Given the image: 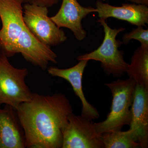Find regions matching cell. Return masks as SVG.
<instances>
[{
  "label": "cell",
  "mask_w": 148,
  "mask_h": 148,
  "mask_svg": "<svg viewBox=\"0 0 148 148\" xmlns=\"http://www.w3.org/2000/svg\"><path fill=\"white\" fill-rule=\"evenodd\" d=\"M101 134L94 123L82 116L72 113L63 132L62 148H104Z\"/></svg>",
  "instance_id": "obj_7"
},
{
  "label": "cell",
  "mask_w": 148,
  "mask_h": 148,
  "mask_svg": "<svg viewBox=\"0 0 148 148\" xmlns=\"http://www.w3.org/2000/svg\"><path fill=\"white\" fill-rule=\"evenodd\" d=\"M22 3H28L31 2V0H19Z\"/></svg>",
  "instance_id": "obj_18"
},
{
  "label": "cell",
  "mask_w": 148,
  "mask_h": 148,
  "mask_svg": "<svg viewBox=\"0 0 148 148\" xmlns=\"http://www.w3.org/2000/svg\"><path fill=\"white\" fill-rule=\"evenodd\" d=\"M104 148H136L140 147L133 130H113L101 134Z\"/></svg>",
  "instance_id": "obj_14"
},
{
  "label": "cell",
  "mask_w": 148,
  "mask_h": 148,
  "mask_svg": "<svg viewBox=\"0 0 148 148\" xmlns=\"http://www.w3.org/2000/svg\"><path fill=\"white\" fill-rule=\"evenodd\" d=\"M25 135L16 110L5 105L0 108V148H25Z\"/></svg>",
  "instance_id": "obj_11"
},
{
  "label": "cell",
  "mask_w": 148,
  "mask_h": 148,
  "mask_svg": "<svg viewBox=\"0 0 148 148\" xmlns=\"http://www.w3.org/2000/svg\"><path fill=\"white\" fill-rule=\"evenodd\" d=\"M127 1L138 4L144 5L147 6L148 5V0H127Z\"/></svg>",
  "instance_id": "obj_17"
},
{
  "label": "cell",
  "mask_w": 148,
  "mask_h": 148,
  "mask_svg": "<svg viewBox=\"0 0 148 148\" xmlns=\"http://www.w3.org/2000/svg\"><path fill=\"white\" fill-rule=\"evenodd\" d=\"M96 12V8L82 6L77 0H63L58 12L50 18L58 28L70 29L77 40L82 41L87 34L83 28L82 19L89 14Z\"/></svg>",
  "instance_id": "obj_8"
},
{
  "label": "cell",
  "mask_w": 148,
  "mask_h": 148,
  "mask_svg": "<svg viewBox=\"0 0 148 148\" xmlns=\"http://www.w3.org/2000/svg\"><path fill=\"white\" fill-rule=\"evenodd\" d=\"M0 21H1V19H0Z\"/></svg>",
  "instance_id": "obj_19"
},
{
  "label": "cell",
  "mask_w": 148,
  "mask_h": 148,
  "mask_svg": "<svg viewBox=\"0 0 148 148\" xmlns=\"http://www.w3.org/2000/svg\"><path fill=\"white\" fill-rule=\"evenodd\" d=\"M112 95L110 111L105 120L94 123L95 129L99 134L121 130L125 125H129L132 118V107L136 86L135 81L129 78L117 79L105 84Z\"/></svg>",
  "instance_id": "obj_3"
},
{
  "label": "cell",
  "mask_w": 148,
  "mask_h": 148,
  "mask_svg": "<svg viewBox=\"0 0 148 148\" xmlns=\"http://www.w3.org/2000/svg\"><path fill=\"white\" fill-rule=\"evenodd\" d=\"M100 19L106 20L114 18L127 21L137 27H144L148 24V8L138 4H122L121 6H114L98 0L95 3Z\"/></svg>",
  "instance_id": "obj_10"
},
{
  "label": "cell",
  "mask_w": 148,
  "mask_h": 148,
  "mask_svg": "<svg viewBox=\"0 0 148 148\" xmlns=\"http://www.w3.org/2000/svg\"><path fill=\"white\" fill-rule=\"evenodd\" d=\"M129 129L133 130L140 147H148V90L136 84L131 107Z\"/></svg>",
  "instance_id": "obj_12"
},
{
  "label": "cell",
  "mask_w": 148,
  "mask_h": 148,
  "mask_svg": "<svg viewBox=\"0 0 148 148\" xmlns=\"http://www.w3.org/2000/svg\"><path fill=\"white\" fill-rule=\"evenodd\" d=\"M27 69H17L0 53V106L9 105L17 110L21 103L31 100L33 92L25 82Z\"/></svg>",
  "instance_id": "obj_5"
},
{
  "label": "cell",
  "mask_w": 148,
  "mask_h": 148,
  "mask_svg": "<svg viewBox=\"0 0 148 148\" xmlns=\"http://www.w3.org/2000/svg\"><path fill=\"white\" fill-rule=\"evenodd\" d=\"M22 3L19 0H0V53L8 58L21 53L26 61L45 71L50 62L57 63V54L27 28Z\"/></svg>",
  "instance_id": "obj_2"
},
{
  "label": "cell",
  "mask_w": 148,
  "mask_h": 148,
  "mask_svg": "<svg viewBox=\"0 0 148 148\" xmlns=\"http://www.w3.org/2000/svg\"><path fill=\"white\" fill-rule=\"evenodd\" d=\"M132 39L140 42L142 46L148 47V29H144L143 27H138L123 36V43L127 45Z\"/></svg>",
  "instance_id": "obj_15"
},
{
  "label": "cell",
  "mask_w": 148,
  "mask_h": 148,
  "mask_svg": "<svg viewBox=\"0 0 148 148\" xmlns=\"http://www.w3.org/2000/svg\"><path fill=\"white\" fill-rule=\"evenodd\" d=\"M97 22L101 24L104 31V38L102 44L96 50L77 56V59L78 61H99L107 75H112L115 77H121L126 73L128 64L125 61L123 51L119 49L122 42L116 38L119 34L125 29H112L104 19L99 18Z\"/></svg>",
  "instance_id": "obj_4"
},
{
  "label": "cell",
  "mask_w": 148,
  "mask_h": 148,
  "mask_svg": "<svg viewBox=\"0 0 148 148\" xmlns=\"http://www.w3.org/2000/svg\"><path fill=\"white\" fill-rule=\"evenodd\" d=\"M48 8L26 3L23 19L30 32L39 41L48 46L61 44L67 39L65 32L48 16Z\"/></svg>",
  "instance_id": "obj_6"
},
{
  "label": "cell",
  "mask_w": 148,
  "mask_h": 148,
  "mask_svg": "<svg viewBox=\"0 0 148 148\" xmlns=\"http://www.w3.org/2000/svg\"><path fill=\"white\" fill-rule=\"evenodd\" d=\"M24 130L26 148H62L63 132L73 113L66 95L33 93L16 110Z\"/></svg>",
  "instance_id": "obj_1"
},
{
  "label": "cell",
  "mask_w": 148,
  "mask_h": 148,
  "mask_svg": "<svg viewBox=\"0 0 148 148\" xmlns=\"http://www.w3.org/2000/svg\"><path fill=\"white\" fill-rule=\"evenodd\" d=\"M126 73L136 84L148 90V47L141 46L135 51Z\"/></svg>",
  "instance_id": "obj_13"
},
{
  "label": "cell",
  "mask_w": 148,
  "mask_h": 148,
  "mask_svg": "<svg viewBox=\"0 0 148 148\" xmlns=\"http://www.w3.org/2000/svg\"><path fill=\"white\" fill-rule=\"evenodd\" d=\"M88 61L86 60L79 61L76 65L67 69L51 66L48 68L47 72L51 76L64 79L71 84L75 94L81 101L82 106L81 115L92 121L99 117V113L97 109L86 100L82 88L83 75Z\"/></svg>",
  "instance_id": "obj_9"
},
{
  "label": "cell",
  "mask_w": 148,
  "mask_h": 148,
  "mask_svg": "<svg viewBox=\"0 0 148 148\" xmlns=\"http://www.w3.org/2000/svg\"><path fill=\"white\" fill-rule=\"evenodd\" d=\"M59 0H31V2L48 8L58 3Z\"/></svg>",
  "instance_id": "obj_16"
}]
</instances>
